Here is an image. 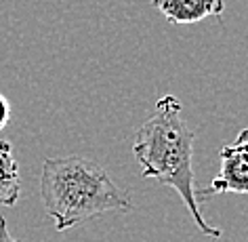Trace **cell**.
Instances as JSON below:
<instances>
[{"mask_svg":"<svg viewBox=\"0 0 248 242\" xmlns=\"http://www.w3.org/2000/svg\"><path fill=\"white\" fill-rule=\"evenodd\" d=\"M152 7L175 26L200 23L208 17H219L225 11L223 0H152Z\"/></svg>","mask_w":248,"mask_h":242,"instance_id":"obj_3","label":"cell"},{"mask_svg":"<svg viewBox=\"0 0 248 242\" xmlns=\"http://www.w3.org/2000/svg\"><path fill=\"white\" fill-rule=\"evenodd\" d=\"M21 194L19 164L9 139H0V207H15Z\"/></svg>","mask_w":248,"mask_h":242,"instance_id":"obj_5","label":"cell"},{"mask_svg":"<svg viewBox=\"0 0 248 242\" xmlns=\"http://www.w3.org/2000/svg\"><path fill=\"white\" fill-rule=\"evenodd\" d=\"M133 154L141 164V177L156 179L181 196L191 219L208 238H221V229L204 219L194 190V131L183 118V105L175 95H162L156 112L139 127Z\"/></svg>","mask_w":248,"mask_h":242,"instance_id":"obj_1","label":"cell"},{"mask_svg":"<svg viewBox=\"0 0 248 242\" xmlns=\"http://www.w3.org/2000/svg\"><path fill=\"white\" fill-rule=\"evenodd\" d=\"M40 198L57 232L105 213L133 209L131 192L120 188L101 164L82 156L46 158L40 173Z\"/></svg>","mask_w":248,"mask_h":242,"instance_id":"obj_2","label":"cell"},{"mask_svg":"<svg viewBox=\"0 0 248 242\" xmlns=\"http://www.w3.org/2000/svg\"><path fill=\"white\" fill-rule=\"evenodd\" d=\"M9 118H11V105L7 101V97L0 95V131L9 125Z\"/></svg>","mask_w":248,"mask_h":242,"instance_id":"obj_7","label":"cell"},{"mask_svg":"<svg viewBox=\"0 0 248 242\" xmlns=\"http://www.w3.org/2000/svg\"><path fill=\"white\" fill-rule=\"evenodd\" d=\"M221 156V171L219 175L213 179V183L208 188H202L196 192L198 202L206 200L208 196L215 194H248V164L242 158H238L235 154L227 152L225 147H221L219 152Z\"/></svg>","mask_w":248,"mask_h":242,"instance_id":"obj_4","label":"cell"},{"mask_svg":"<svg viewBox=\"0 0 248 242\" xmlns=\"http://www.w3.org/2000/svg\"><path fill=\"white\" fill-rule=\"evenodd\" d=\"M0 242H21V240H17V238L11 236L9 226H7V219H4L2 215H0Z\"/></svg>","mask_w":248,"mask_h":242,"instance_id":"obj_8","label":"cell"},{"mask_svg":"<svg viewBox=\"0 0 248 242\" xmlns=\"http://www.w3.org/2000/svg\"><path fill=\"white\" fill-rule=\"evenodd\" d=\"M227 152L235 154L238 158H242L244 162L248 164V129H242V131L238 133V137H235L229 145H223Z\"/></svg>","mask_w":248,"mask_h":242,"instance_id":"obj_6","label":"cell"}]
</instances>
